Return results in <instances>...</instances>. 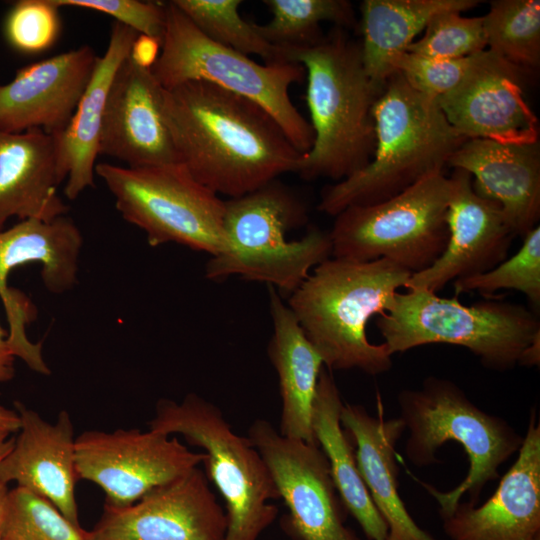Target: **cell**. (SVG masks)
Segmentation results:
<instances>
[{
  "mask_svg": "<svg viewBox=\"0 0 540 540\" xmlns=\"http://www.w3.org/2000/svg\"><path fill=\"white\" fill-rule=\"evenodd\" d=\"M160 48L161 40L138 34L129 56L138 65L151 68L159 56Z\"/></svg>",
  "mask_w": 540,
  "mask_h": 540,
  "instance_id": "cell-38",
  "label": "cell"
},
{
  "mask_svg": "<svg viewBox=\"0 0 540 540\" xmlns=\"http://www.w3.org/2000/svg\"><path fill=\"white\" fill-rule=\"evenodd\" d=\"M58 7H79L113 17L138 34L161 40L165 24V2L138 0H53Z\"/></svg>",
  "mask_w": 540,
  "mask_h": 540,
  "instance_id": "cell-37",
  "label": "cell"
},
{
  "mask_svg": "<svg viewBox=\"0 0 540 540\" xmlns=\"http://www.w3.org/2000/svg\"><path fill=\"white\" fill-rule=\"evenodd\" d=\"M400 419L408 428L405 455L415 466L440 463L437 450L446 442L461 445L469 460L463 481L442 492L417 480L437 501L441 518L449 516L465 494L477 504L487 483L500 478L499 468L518 453L521 436L501 417L484 412L455 383L428 377L418 389L398 395Z\"/></svg>",
  "mask_w": 540,
  "mask_h": 540,
  "instance_id": "cell-5",
  "label": "cell"
},
{
  "mask_svg": "<svg viewBox=\"0 0 540 540\" xmlns=\"http://www.w3.org/2000/svg\"><path fill=\"white\" fill-rule=\"evenodd\" d=\"M268 291L273 321L268 356L277 372L282 402L279 433L290 439L318 445L312 427V414L324 363L275 288L269 285Z\"/></svg>",
  "mask_w": 540,
  "mask_h": 540,
  "instance_id": "cell-26",
  "label": "cell"
},
{
  "mask_svg": "<svg viewBox=\"0 0 540 540\" xmlns=\"http://www.w3.org/2000/svg\"><path fill=\"white\" fill-rule=\"evenodd\" d=\"M377 407V416L361 405L344 404L341 409V425L356 446L359 474L389 529L403 540H437L416 524L400 496L396 443L405 430L404 423L399 417L384 418L379 395Z\"/></svg>",
  "mask_w": 540,
  "mask_h": 540,
  "instance_id": "cell-25",
  "label": "cell"
},
{
  "mask_svg": "<svg viewBox=\"0 0 540 540\" xmlns=\"http://www.w3.org/2000/svg\"><path fill=\"white\" fill-rule=\"evenodd\" d=\"M82 246L79 227L66 215L49 221L20 220L0 230V298L9 325L8 342L16 358L43 375L51 371L42 344L30 341L26 333L36 308L24 293L8 286V277L18 266L39 263L45 288L53 294L66 293L77 284Z\"/></svg>",
  "mask_w": 540,
  "mask_h": 540,
  "instance_id": "cell-12",
  "label": "cell"
},
{
  "mask_svg": "<svg viewBox=\"0 0 540 540\" xmlns=\"http://www.w3.org/2000/svg\"><path fill=\"white\" fill-rule=\"evenodd\" d=\"M171 436L151 429L85 431L75 439L77 477L101 487L105 505L127 507L203 463V452Z\"/></svg>",
  "mask_w": 540,
  "mask_h": 540,
  "instance_id": "cell-13",
  "label": "cell"
},
{
  "mask_svg": "<svg viewBox=\"0 0 540 540\" xmlns=\"http://www.w3.org/2000/svg\"><path fill=\"white\" fill-rule=\"evenodd\" d=\"M411 275L387 259L328 258L290 293L287 305L325 367L375 376L391 369L392 355L384 343L368 340L366 327L390 308Z\"/></svg>",
  "mask_w": 540,
  "mask_h": 540,
  "instance_id": "cell-3",
  "label": "cell"
},
{
  "mask_svg": "<svg viewBox=\"0 0 540 540\" xmlns=\"http://www.w3.org/2000/svg\"><path fill=\"white\" fill-rule=\"evenodd\" d=\"M456 295L479 292L491 295L503 289L523 293L531 305L540 304V227L537 225L524 237L520 249L493 269L453 282Z\"/></svg>",
  "mask_w": 540,
  "mask_h": 540,
  "instance_id": "cell-33",
  "label": "cell"
},
{
  "mask_svg": "<svg viewBox=\"0 0 540 540\" xmlns=\"http://www.w3.org/2000/svg\"><path fill=\"white\" fill-rule=\"evenodd\" d=\"M486 47L483 17H465L458 11L447 10L429 20L424 35L413 41L406 52L437 59H460Z\"/></svg>",
  "mask_w": 540,
  "mask_h": 540,
  "instance_id": "cell-34",
  "label": "cell"
},
{
  "mask_svg": "<svg viewBox=\"0 0 540 540\" xmlns=\"http://www.w3.org/2000/svg\"><path fill=\"white\" fill-rule=\"evenodd\" d=\"M2 540V539H1Z\"/></svg>",
  "mask_w": 540,
  "mask_h": 540,
  "instance_id": "cell-43",
  "label": "cell"
},
{
  "mask_svg": "<svg viewBox=\"0 0 540 540\" xmlns=\"http://www.w3.org/2000/svg\"><path fill=\"white\" fill-rule=\"evenodd\" d=\"M397 292L376 326L393 355L435 343L462 346L493 370L520 365L525 350L540 337L536 312L523 305L485 300L470 306L426 289Z\"/></svg>",
  "mask_w": 540,
  "mask_h": 540,
  "instance_id": "cell-7",
  "label": "cell"
},
{
  "mask_svg": "<svg viewBox=\"0 0 540 540\" xmlns=\"http://www.w3.org/2000/svg\"><path fill=\"white\" fill-rule=\"evenodd\" d=\"M272 13L266 24L256 29L270 44L280 48H302L322 38L320 24L350 28L356 25L351 2L346 0H264Z\"/></svg>",
  "mask_w": 540,
  "mask_h": 540,
  "instance_id": "cell-30",
  "label": "cell"
},
{
  "mask_svg": "<svg viewBox=\"0 0 540 540\" xmlns=\"http://www.w3.org/2000/svg\"><path fill=\"white\" fill-rule=\"evenodd\" d=\"M174 4L209 39L249 56L261 57L265 64L286 62L280 47L270 44L255 23L239 13L240 0H173Z\"/></svg>",
  "mask_w": 540,
  "mask_h": 540,
  "instance_id": "cell-31",
  "label": "cell"
},
{
  "mask_svg": "<svg viewBox=\"0 0 540 540\" xmlns=\"http://www.w3.org/2000/svg\"><path fill=\"white\" fill-rule=\"evenodd\" d=\"M524 75L485 49L473 55L461 82L437 103L449 124L466 139L536 143L539 121L524 96Z\"/></svg>",
  "mask_w": 540,
  "mask_h": 540,
  "instance_id": "cell-16",
  "label": "cell"
},
{
  "mask_svg": "<svg viewBox=\"0 0 540 540\" xmlns=\"http://www.w3.org/2000/svg\"><path fill=\"white\" fill-rule=\"evenodd\" d=\"M342 402L338 387L324 366L313 404L312 427L346 511L369 540H387L389 526L374 505L359 474L352 440L341 425Z\"/></svg>",
  "mask_w": 540,
  "mask_h": 540,
  "instance_id": "cell-27",
  "label": "cell"
},
{
  "mask_svg": "<svg viewBox=\"0 0 540 540\" xmlns=\"http://www.w3.org/2000/svg\"><path fill=\"white\" fill-rule=\"evenodd\" d=\"M450 194V179L437 173L382 202L347 207L329 232L331 256L357 262L387 259L412 274L425 270L448 242Z\"/></svg>",
  "mask_w": 540,
  "mask_h": 540,
  "instance_id": "cell-10",
  "label": "cell"
},
{
  "mask_svg": "<svg viewBox=\"0 0 540 540\" xmlns=\"http://www.w3.org/2000/svg\"><path fill=\"white\" fill-rule=\"evenodd\" d=\"M451 540H540V424L535 410L518 456L480 506L459 502L442 519Z\"/></svg>",
  "mask_w": 540,
  "mask_h": 540,
  "instance_id": "cell-20",
  "label": "cell"
},
{
  "mask_svg": "<svg viewBox=\"0 0 540 540\" xmlns=\"http://www.w3.org/2000/svg\"><path fill=\"white\" fill-rule=\"evenodd\" d=\"M449 179L447 245L431 266L410 276L406 289L436 293L448 282L489 271L506 259L516 236L501 207L475 192L468 172L454 169Z\"/></svg>",
  "mask_w": 540,
  "mask_h": 540,
  "instance_id": "cell-17",
  "label": "cell"
},
{
  "mask_svg": "<svg viewBox=\"0 0 540 540\" xmlns=\"http://www.w3.org/2000/svg\"><path fill=\"white\" fill-rule=\"evenodd\" d=\"M149 429L180 434L202 448L203 465L224 499L227 531L224 540H258L275 521L279 498L271 472L248 437L234 432L221 410L190 393L181 402L160 399Z\"/></svg>",
  "mask_w": 540,
  "mask_h": 540,
  "instance_id": "cell-9",
  "label": "cell"
},
{
  "mask_svg": "<svg viewBox=\"0 0 540 540\" xmlns=\"http://www.w3.org/2000/svg\"><path fill=\"white\" fill-rule=\"evenodd\" d=\"M13 444H14V437H10L9 439L5 441L0 442V461L12 449ZM8 490L9 489L7 485L0 483V540H1V534H2V526H3L5 504H6V497H7Z\"/></svg>",
  "mask_w": 540,
  "mask_h": 540,
  "instance_id": "cell-41",
  "label": "cell"
},
{
  "mask_svg": "<svg viewBox=\"0 0 540 540\" xmlns=\"http://www.w3.org/2000/svg\"><path fill=\"white\" fill-rule=\"evenodd\" d=\"M20 428L12 449L0 461V483L36 493L72 523L80 525L75 486L74 428L70 414L62 410L54 423L16 401Z\"/></svg>",
  "mask_w": 540,
  "mask_h": 540,
  "instance_id": "cell-21",
  "label": "cell"
},
{
  "mask_svg": "<svg viewBox=\"0 0 540 540\" xmlns=\"http://www.w3.org/2000/svg\"><path fill=\"white\" fill-rule=\"evenodd\" d=\"M15 359L8 342V331L0 324V383L8 382L14 378Z\"/></svg>",
  "mask_w": 540,
  "mask_h": 540,
  "instance_id": "cell-39",
  "label": "cell"
},
{
  "mask_svg": "<svg viewBox=\"0 0 540 540\" xmlns=\"http://www.w3.org/2000/svg\"><path fill=\"white\" fill-rule=\"evenodd\" d=\"M376 144L371 161L353 175L324 188L318 209L330 216L356 205L396 196L419 180L443 173L467 139L447 121L437 100L393 73L373 107Z\"/></svg>",
  "mask_w": 540,
  "mask_h": 540,
  "instance_id": "cell-4",
  "label": "cell"
},
{
  "mask_svg": "<svg viewBox=\"0 0 540 540\" xmlns=\"http://www.w3.org/2000/svg\"><path fill=\"white\" fill-rule=\"evenodd\" d=\"M483 17L488 50L525 75L540 66V1L494 0Z\"/></svg>",
  "mask_w": 540,
  "mask_h": 540,
  "instance_id": "cell-29",
  "label": "cell"
},
{
  "mask_svg": "<svg viewBox=\"0 0 540 540\" xmlns=\"http://www.w3.org/2000/svg\"><path fill=\"white\" fill-rule=\"evenodd\" d=\"M130 168L180 163L163 113V87L151 68L128 56L112 80L105 105L99 155Z\"/></svg>",
  "mask_w": 540,
  "mask_h": 540,
  "instance_id": "cell-18",
  "label": "cell"
},
{
  "mask_svg": "<svg viewBox=\"0 0 540 540\" xmlns=\"http://www.w3.org/2000/svg\"><path fill=\"white\" fill-rule=\"evenodd\" d=\"M60 183L53 135L41 129L0 130V230L12 217L49 221L66 215Z\"/></svg>",
  "mask_w": 540,
  "mask_h": 540,
  "instance_id": "cell-23",
  "label": "cell"
},
{
  "mask_svg": "<svg viewBox=\"0 0 540 540\" xmlns=\"http://www.w3.org/2000/svg\"><path fill=\"white\" fill-rule=\"evenodd\" d=\"M281 49L286 62L305 69V99L314 133L296 173L306 180L336 182L353 175L373 157V107L382 89L364 69L360 43L345 28L334 26L310 46Z\"/></svg>",
  "mask_w": 540,
  "mask_h": 540,
  "instance_id": "cell-2",
  "label": "cell"
},
{
  "mask_svg": "<svg viewBox=\"0 0 540 540\" xmlns=\"http://www.w3.org/2000/svg\"><path fill=\"white\" fill-rule=\"evenodd\" d=\"M478 0H365L361 4L360 43L364 69L372 82L382 88L395 73L392 63L406 52L414 38L437 13L463 12L476 7Z\"/></svg>",
  "mask_w": 540,
  "mask_h": 540,
  "instance_id": "cell-28",
  "label": "cell"
},
{
  "mask_svg": "<svg viewBox=\"0 0 540 540\" xmlns=\"http://www.w3.org/2000/svg\"><path fill=\"white\" fill-rule=\"evenodd\" d=\"M265 460L288 508L282 527L293 540H361L345 525V507L318 445L282 436L257 419L247 436Z\"/></svg>",
  "mask_w": 540,
  "mask_h": 540,
  "instance_id": "cell-14",
  "label": "cell"
},
{
  "mask_svg": "<svg viewBox=\"0 0 540 540\" xmlns=\"http://www.w3.org/2000/svg\"><path fill=\"white\" fill-rule=\"evenodd\" d=\"M53 0H19L4 21V35L12 48L36 54L51 48L59 37L61 20Z\"/></svg>",
  "mask_w": 540,
  "mask_h": 540,
  "instance_id": "cell-35",
  "label": "cell"
},
{
  "mask_svg": "<svg viewBox=\"0 0 540 540\" xmlns=\"http://www.w3.org/2000/svg\"><path fill=\"white\" fill-rule=\"evenodd\" d=\"M98 57L92 47L82 45L18 69L13 80L0 83V130L61 133L76 110Z\"/></svg>",
  "mask_w": 540,
  "mask_h": 540,
  "instance_id": "cell-19",
  "label": "cell"
},
{
  "mask_svg": "<svg viewBox=\"0 0 540 540\" xmlns=\"http://www.w3.org/2000/svg\"><path fill=\"white\" fill-rule=\"evenodd\" d=\"M468 172L475 192L497 203L516 235L524 237L540 216V145L467 139L448 165Z\"/></svg>",
  "mask_w": 540,
  "mask_h": 540,
  "instance_id": "cell-22",
  "label": "cell"
},
{
  "mask_svg": "<svg viewBox=\"0 0 540 540\" xmlns=\"http://www.w3.org/2000/svg\"><path fill=\"white\" fill-rule=\"evenodd\" d=\"M151 71L164 89L205 81L247 98L266 110L302 154L312 147L310 123L293 104L289 90L303 81L298 63L259 64L206 37L174 4L165 2L160 53Z\"/></svg>",
  "mask_w": 540,
  "mask_h": 540,
  "instance_id": "cell-8",
  "label": "cell"
},
{
  "mask_svg": "<svg viewBox=\"0 0 540 540\" xmlns=\"http://www.w3.org/2000/svg\"><path fill=\"white\" fill-rule=\"evenodd\" d=\"M472 57L473 55L460 59H437L404 52L395 58L392 68L394 72L400 73L412 88L438 100L461 82Z\"/></svg>",
  "mask_w": 540,
  "mask_h": 540,
  "instance_id": "cell-36",
  "label": "cell"
},
{
  "mask_svg": "<svg viewBox=\"0 0 540 540\" xmlns=\"http://www.w3.org/2000/svg\"><path fill=\"white\" fill-rule=\"evenodd\" d=\"M137 36L135 30L116 21L113 23L107 48L98 57L70 122L61 133L53 135L58 174L62 182L66 180L64 194L69 200L95 186L96 159L107 96L114 75L130 55Z\"/></svg>",
  "mask_w": 540,
  "mask_h": 540,
  "instance_id": "cell-24",
  "label": "cell"
},
{
  "mask_svg": "<svg viewBox=\"0 0 540 540\" xmlns=\"http://www.w3.org/2000/svg\"><path fill=\"white\" fill-rule=\"evenodd\" d=\"M2 540H93L46 498L16 486L6 497Z\"/></svg>",
  "mask_w": 540,
  "mask_h": 540,
  "instance_id": "cell-32",
  "label": "cell"
},
{
  "mask_svg": "<svg viewBox=\"0 0 540 540\" xmlns=\"http://www.w3.org/2000/svg\"><path fill=\"white\" fill-rule=\"evenodd\" d=\"M226 512L204 471L195 467L135 503L104 505L93 540H224Z\"/></svg>",
  "mask_w": 540,
  "mask_h": 540,
  "instance_id": "cell-15",
  "label": "cell"
},
{
  "mask_svg": "<svg viewBox=\"0 0 540 540\" xmlns=\"http://www.w3.org/2000/svg\"><path fill=\"white\" fill-rule=\"evenodd\" d=\"M387 540H403L401 536L393 529H389V535Z\"/></svg>",
  "mask_w": 540,
  "mask_h": 540,
  "instance_id": "cell-42",
  "label": "cell"
},
{
  "mask_svg": "<svg viewBox=\"0 0 540 540\" xmlns=\"http://www.w3.org/2000/svg\"><path fill=\"white\" fill-rule=\"evenodd\" d=\"M122 218L141 229L148 244L176 243L212 256L227 249L224 201L181 163L130 168L96 164Z\"/></svg>",
  "mask_w": 540,
  "mask_h": 540,
  "instance_id": "cell-11",
  "label": "cell"
},
{
  "mask_svg": "<svg viewBox=\"0 0 540 540\" xmlns=\"http://www.w3.org/2000/svg\"><path fill=\"white\" fill-rule=\"evenodd\" d=\"M20 424V416L16 409L0 404V442L9 439L11 434L17 433Z\"/></svg>",
  "mask_w": 540,
  "mask_h": 540,
  "instance_id": "cell-40",
  "label": "cell"
},
{
  "mask_svg": "<svg viewBox=\"0 0 540 540\" xmlns=\"http://www.w3.org/2000/svg\"><path fill=\"white\" fill-rule=\"evenodd\" d=\"M227 249L212 256L205 277L238 275L292 293L320 263L330 258L329 232L313 228L299 240L286 233L307 220L305 205L277 179L224 201Z\"/></svg>",
  "mask_w": 540,
  "mask_h": 540,
  "instance_id": "cell-6",
  "label": "cell"
},
{
  "mask_svg": "<svg viewBox=\"0 0 540 540\" xmlns=\"http://www.w3.org/2000/svg\"><path fill=\"white\" fill-rule=\"evenodd\" d=\"M180 163L202 185L235 198L297 172L302 154L255 102L205 81L163 88Z\"/></svg>",
  "mask_w": 540,
  "mask_h": 540,
  "instance_id": "cell-1",
  "label": "cell"
}]
</instances>
